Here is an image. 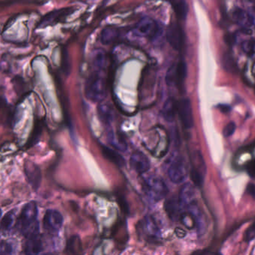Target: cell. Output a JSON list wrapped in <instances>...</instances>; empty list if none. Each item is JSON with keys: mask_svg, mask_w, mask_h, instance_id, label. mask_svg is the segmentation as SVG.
<instances>
[{"mask_svg": "<svg viewBox=\"0 0 255 255\" xmlns=\"http://www.w3.org/2000/svg\"><path fill=\"white\" fill-rule=\"evenodd\" d=\"M189 212L192 214L195 221V228L200 235L205 234L207 228L206 218L202 210L195 202L191 204L187 208Z\"/></svg>", "mask_w": 255, "mask_h": 255, "instance_id": "2e32d148", "label": "cell"}, {"mask_svg": "<svg viewBox=\"0 0 255 255\" xmlns=\"http://www.w3.org/2000/svg\"><path fill=\"white\" fill-rule=\"evenodd\" d=\"M13 245L9 242H2L1 244V254L2 255H11L13 253Z\"/></svg>", "mask_w": 255, "mask_h": 255, "instance_id": "d6a6232c", "label": "cell"}, {"mask_svg": "<svg viewBox=\"0 0 255 255\" xmlns=\"http://www.w3.org/2000/svg\"><path fill=\"white\" fill-rule=\"evenodd\" d=\"M177 113V102H176L174 98L168 99L162 109V115L165 120L169 122H173Z\"/></svg>", "mask_w": 255, "mask_h": 255, "instance_id": "7402d4cb", "label": "cell"}, {"mask_svg": "<svg viewBox=\"0 0 255 255\" xmlns=\"http://www.w3.org/2000/svg\"><path fill=\"white\" fill-rule=\"evenodd\" d=\"M233 19L235 23L244 30H249L255 24L254 17L245 10L237 8L233 13Z\"/></svg>", "mask_w": 255, "mask_h": 255, "instance_id": "e0dca14e", "label": "cell"}, {"mask_svg": "<svg viewBox=\"0 0 255 255\" xmlns=\"http://www.w3.org/2000/svg\"><path fill=\"white\" fill-rule=\"evenodd\" d=\"M131 168L138 174H143L149 170L151 163L146 155L141 151H135L129 160Z\"/></svg>", "mask_w": 255, "mask_h": 255, "instance_id": "5bb4252c", "label": "cell"}, {"mask_svg": "<svg viewBox=\"0 0 255 255\" xmlns=\"http://www.w3.org/2000/svg\"><path fill=\"white\" fill-rule=\"evenodd\" d=\"M166 39L175 50H180L184 42V35L181 27L177 23L169 25L166 31Z\"/></svg>", "mask_w": 255, "mask_h": 255, "instance_id": "30bf717a", "label": "cell"}, {"mask_svg": "<svg viewBox=\"0 0 255 255\" xmlns=\"http://www.w3.org/2000/svg\"><path fill=\"white\" fill-rule=\"evenodd\" d=\"M187 75V67L184 62L171 65L166 73V81L169 86H181Z\"/></svg>", "mask_w": 255, "mask_h": 255, "instance_id": "8992f818", "label": "cell"}, {"mask_svg": "<svg viewBox=\"0 0 255 255\" xmlns=\"http://www.w3.org/2000/svg\"><path fill=\"white\" fill-rule=\"evenodd\" d=\"M245 240L246 242L252 241L255 239V221L248 228L245 234Z\"/></svg>", "mask_w": 255, "mask_h": 255, "instance_id": "1f68e13d", "label": "cell"}, {"mask_svg": "<svg viewBox=\"0 0 255 255\" xmlns=\"http://www.w3.org/2000/svg\"><path fill=\"white\" fill-rule=\"evenodd\" d=\"M24 252L26 255H38L41 253L43 248L42 237L39 234V229L30 233L26 236Z\"/></svg>", "mask_w": 255, "mask_h": 255, "instance_id": "9a60e30c", "label": "cell"}, {"mask_svg": "<svg viewBox=\"0 0 255 255\" xmlns=\"http://www.w3.org/2000/svg\"><path fill=\"white\" fill-rule=\"evenodd\" d=\"M107 55L103 49H96L92 55V66L95 69L106 70Z\"/></svg>", "mask_w": 255, "mask_h": 255, "instance_id": "484cf974", "label": "cell"}, {"mask_svg": "<svg viewBox=\"0 0 255 255\" xmlns=\"http://www.w3.org/2000/svg\"><path fill=\"white\" fill-rule=\"evenodd\" d=\"M122 31L116 26H106L102 30L100 34V41L103 44L114 43L120 39Z\"/></svg>", "mask_w": 255, "mask_h": 255, "instance_id": "d6986e66", "label": "cell"}, {"mask_svg": "<svg viewBox=\"0 0 255 255\" xmlns=\"http://www.w3.org/2000/svg\"><path fill=\"white\" fill-rule=\"evenodd\" d=\"M236 128H237V126H236L235 123H234V122H230V123L226 125L225 128H224L223 135H224V136L226 137V138L231 136V135L234 133V132H235Z\"/></svg>", "mask_w": 255, "mask_h": 255, "instance_id": "f546056e", "label": "cell"}, {"mask_svg": "<svg viewBox=\"0 0 255 255\" xmlns=\"http://www.w3.org/2000/svg\"><path fill=\"white\" fill-rule=\"evenodd\" d=\"M246 169H247L248 174H249L251 177L255 179V160L249 162L246 166Z\"/></svg>", "mask_w": 255, "mask_h": 255, "instance_id": "836d02e7", "label": "cell"}, {"mask_svg": "<svg viewBox=\"0 0 255 255\" xmlns=\"http://www.w3.org/2000/svg\"><path fill=\"white\" fill-rule=\"evenodd\" d=\"M169 2L172 7L176 17L179 20H185L189 12V5L186 0H169Z\"/></svg>", "mask_w": 255, "mask_h": 255, "instance_id": "cb8c5ba5", "label": "cell"}, {"mask_svg": "<svg viewBox=\"0 0 255 255\" xmlns=\"http://www.w3.org/2000/svg\"><path fill=\"white\" fill-rule=\"evenodd\" d=\"M83 250L81 240L78 236H73L68 240L66 246V252L68 254H80Z\"/></svg>", "mask_w": 255, "mask_h": 255, "instance_id": "4316f807", "label": "cell"}, {"mask_svg": "<svg viewBox=\"0 0 255 255\" xmlns=\"http://www.w3.org/2000/svg\"><path fill=\"white\" fill-rule=\"evenodd\" d=\"M37 218V204L35 202L26 204L22 209L17 221V228L25 237L30 233L39 230Z\"/></svg>", "mask_w": 255, "mask_h": 255, "instance_id": "7a4b0ae2", "label": "cell"}, {"mask_svg": "<svg viewBox=\"0 0 255 255\" xmlns=\"http://www.w3.org/2000/svg\"><path fill=\"white\" fill-rule=\"evenodd\" d=\"M243 50L245 52H247L248 54L250 55H255V42H252V41H249V42H245L243 43Z\"/></svg>", "mask_w": 255, "mask_h": 255, "instance_id": "4dcf8cb0", "label": "cell"}, {"mask_svg": "<svg viewBox=\"0 0 255 255\" xmlns=\"http://www.w3.org/2000/svg\"><path fill=\"white\" fill-rule=\"evenodd\" d=\"M177 113L184 128H191L193 126V114L189 99H182L177 103Z\"/></svg>", "mask_w": 255, "mask_h": 255, "instance_id": "4fadbf2b", "label": "cell"}, {"mask_svg": "<svg viewBox=\"0 0 255 255\" xmlns=\"http://www.w3.org/2000/svg\"><path fill=\"white\" fill-rule=\"evenodd\" d=\"M175 233L177 237H180V238L184 237V236H186V232L183 230L180 229V228H177L175 230Z\"/></svg>", "mask_w": 255, "mask_h": 255, "instance_id": "8d00e7d4", "label": "cell"}, {"mask_svg": "<svg viewBox=\"0 0 255 255\" xmlns=\"http://www.w3.org/2000/svg\"><path fill=\"white\" fill-rule=\"evenodd\" d=\"M24 173L29 183L35 190H37L42 180L40 168L33 162L26 160L24 164Z\"/></svg>", "mask_w": 255, "mask_h": 255, "instance_id": "7c38bea8", "label": "cell"}, {"mask_svg": "<svg viewBox=\"0 0 255 255\" xmlns=\"http://www.w3.org/2000/svg\"><path fill=\"white\" fill-rule=\"evenodd\" d=\"M160 32V26L157 22L148 17L141 18L133 28L134 34L151 40L156 39Z\"/></svg>", "mask_w": 255, "mask_h": 255, "instance_id": "5b68a950", "label": "cell"}, {"mask_svg": "<svg viewBox=\"0 0 255 255\" xmlns=\"http://www.w3.org/2000/svg\"><path fill=\"white\" fill-rule=\"evenodd\" d=\"M102 154L103 157L109 160L110 163L116 165L119 167H123L125 165V160L124 157H122L119 153L116 152L114 150L111 149L110 148H108L107 146L102 145L101 146Z\"/></svg>", "mask_w": 255, "mask_h": 255, "instance_id": "603a6c76", "label": "cell"}, {"mask_svg": "<svg viewBox=\"0 0 255 255\" xmlns=\"http://www.w3.org/2000/svg\"><path fill=\"white\" fill-rule=\"evenodd\" d=\"M15 211H11L7 212L1 221V228L3 231H8L12 228L15 221Z\"/></svg>", "mask_w": 255, "mask_h": 255, "instance_id": "83f0119b", "label": "cell"}, {"mask_svg": "<svg viewBox=\"0 0 255 255\" xmlns=\"http://www.w3.org/2000/svg\"><path fill=\"white\" fill-rule=\"evenodd\" d=\"M99 119L104 125H109L115 119V110L109 103H101L97 108Z\"/></svg>", "mask_w": 255, "mask_h": 255, "instance_id": "44dd1931", "label": "cell"}, {"mask_svg": "<svg viewBox=\"0 0 255 255\" xmlns=\"http://www.w3.org/2000/svg\"><path fill=\"white\" fill-rule=\"evenodd\" d=\"M75 10V8H72V7H68V8H60V9L50 11L42 17V20L38 24L37 27L44 28L46 26L57 24L59 22H62V20L66 19L67 17L73 14Z\"/></svg>", "mask_w": 255, "mask_h": 255, "instance_id": "ba28073f", "label": "cell"}, {"mask_svg": "<svg viewBox=\"0 0 255 255\" xmlns=\"http://www.w3.org/2000/svg\"><path fill=\"white\" fill-rule=\"evenodd\" d=\"M105 71L93 68L85 85V97L94 103L103 101L107 94L108 81Z\"/></svg>", "mask_w": 255, "mask_h": 255, "instance_id": "6da1fadb", "label": "cell"}, {"mask_svg": "<svg viewBox=\"0 0 255 255\" xmlns=\"http://www.w3.org/2000/svg\"><path fill=\"white\" fill-rule=\"evenodd\" d=\"M182 206L179 202L178 198L172 197L169 198L165 203V210L169 215V218L171 219L176 221V220L180 219V211L182 210Z\"/></svg>", "mask_w": 255, "mask_h": 255, "instance_id": "ffe728a7", "label": "cell"}, {"mask_svg": "<svg viewBox=\"0 0 255 255\" xmlns=\"http://www.w3.org/2000/svg\"><path fill=\"white\" fill-rule=\"evenodd\" d=\"M180 221L183 223V225L188 229H193L195 227V221L193 216L190 212L187 213H182L180 217Z\"/></svg>", "mask_w": 255, "mask_h": 255, "instance_id": "f1b7e54d", "label": "cell"}, {"mask_svg": "<svg viewBox=\"0 0 255 255\" xmlns=\"http://www.w3.org/2000/svg\"><path fill=\"white\" fill-rule=\"evenodd\" d=\"M144 192L151 201L159 202L166 198L169 189L160 177L151 175L144 180Z\"/></svg>", "mask_w": 255, "mask_h": 255, "instance_id": "3957f363", "label": "cell"}, {"mask_svg": "<svg viewBox=\"0 0 255 255\" xmlns=\"http://www.w3.org/2000/svg\"><path fill=\"white\" fill-rule=\"evenodd\" d=\"M195 188L191 183H185L180 190L178 195L179 202L182 208H187L191 204L195 202Z\"/></svg>", "mask_w": 255, "mask_h": 255, "instance_id": "ac0fdd59", "label": "cell"}, {"mask_svg": "<svg viewBox=\"0 0 255 255\" xmlns=\"http://www.w3.org/2000/svg\"><path fill=\"white\" fill-rule=\"evenodd\" d=\"M247 191L248 192H249V194H250L252 196H253L254 198H255V186L254 184H252V183H250V184L248 185L247 186Z\"/></svg>", "mask_w": 255, "mask_h": 255, "instance_id": "d590c367", "label": "cell"}, {"mask_svg": "<svg viewBox=\"0 0 255 255\" xmlns=\"http://www.w3.org/2000/svg\"><path fill=\"white\" fill-rule=\"evenodd\" d=\"M64 218L62 213L55 210H47L43 216V225L49 234H57L63 225Z\"/></svg>", "mask_w": 255, "mask_h": 255, "instance_id": "9c48e42d", "label": "cell"}, {"mask_svg": "<svg viewBox=\"0 0 255 255\" xmlns=\"http://www.w3.org/2000/svg\"><path fill=\"white\" fill-rule=\"evenodd\" d=\"M109 144L116 149L125 151L128 149V144L123 135L114 132H110L108 135Z\"/></svg>", "mask_w": 255, "mask_h": 255, "instance_id": "d4e9b609", "label": "cell"}, {"mask_svg": "<svg viewBox=\"0 0 255 255\" xmlns=\"http://www.w3.org/2000/svg\"><path fill=\"white\" fill-rule=\"evenodd\" d=\"M189 169L186 162L181 157H177L169 166L168 175L174 183H180L186 180Z\"/></svg>", "mask_w": 255, "mask_h": 255, "instance_id": "52a82bcc", "label": "cell"}, {"mask_svg": "<svg viewBox=\"0 0 255 255\" xmlns=\"http://www.w3.org/2000/svg\"><path fill=\"white\" fill-rule=\"evenodd\" d=\"M218 109L223 113H228L231 110V107L228 105L220 104L218 106Z\"/></svg>", "mask_w": 255, "mask_h": 255, "instance_id": "e575fe53", "label": "cell"}, {"mask_svg": "<svg viewBox=\"0 0 255 255\" xmlns=\"http://www.w3.org/2000/svg\"><path fill=\"white\" fill-rule=\"evenodd\" d=\"M138 227H139V231H141L145 238L148 240H155L160 237V230L158 224L156 222L154 217L151 215L145 216L141 221Z\"/></svg>", "mask_w": 255, "mask_h": 255, "instance_id": "8fae6325", "label": "cell"}, {"mask_svg": "<svg viewBox=\"0 0 255 255\" xmlns=\"http://www.w3.org/2000/svg\"><path fill=\"white\" fill-rule=\"evenodd\" d=\"M192 169L189 175L195 186H202L205 180L207 173V166L202 154L199 151H195L192 156Z\"/></svg>", "mask_w": 255, "mask_h": 255, "instance_id": "277c9868", "label": "cell"}]
</instances>
